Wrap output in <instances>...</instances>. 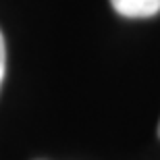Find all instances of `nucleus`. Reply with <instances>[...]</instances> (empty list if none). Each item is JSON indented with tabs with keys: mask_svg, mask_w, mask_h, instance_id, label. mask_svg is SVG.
Instances as JSON below:
<instances>
[{
	"mask_svg": "<svg viewBox=\"0 0 160 160\" xmlns=\"http://www.w3.org/2000/svg\"><path fill=\"white\" fill-rule=\"evenodd\" d=\"M112 8L129 19H148L160 12V0H110Z\"/></svg>",
	"mask_w": 160,
	"mask_h": 160,
	"instance_id": "obj_1",
	"label": "nucleus"
},
{
	"mask_svg": "<svg viewBox=\"0 0 160 160\" xmlns=\"http://www.w3.org/2000/svg\"><path fill=\"white\" fill-rule=\"evenodd\" d=\"M158 137H160V123H158Z\"/></svg>",
	"mask_w": 160,
	"mask_h": 160,
	"instance_id": "obj_3",
	"label": "nucleus"
},
{
	"mask_svg": "<svg viewBox=\"0 0 160 160\" xmlns=\"http://www.w3.org/2000/svg\"><path fill=\"white\" fill-rule=\"evenodd\" d=\"M4 73H6V44H4V36L0 31V88L4 81Z\"/></svg>",
	"mask_w": 160,
	"mask_h": 160,
	"instance_id": "obj_2",
	"label": "nucleus"
}]
</instances>
